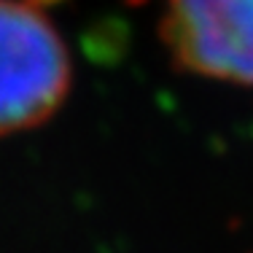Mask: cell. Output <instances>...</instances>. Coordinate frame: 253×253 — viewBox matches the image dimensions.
<instances>
[{"instance_id": "6da1fadb", "label": "cell", "mask_w": 253, "mask_h": 253, "mask_svg": "<svg viewBox=\"0 0 253 253\" xmlns=\"http://www.w3.org/2000/svg\"><path fill=\"white\" fill-rule=\"evenodd\" d=\"M70 89V54L43 0H0V135L43 124Z\"/></svg>"}, {"instance_id": "7a4b0ae2", "label": "cell", "mask_w": 253, "mask_h": 253, "mask_svg": "<svg viewBox=\"0 0 253 253\" xmlns=\"http://www.w3.org/2000/svg\"><path fill=\"white\" fill-rule=\"evenodd\" d=\"M132 3H156V30L180 73L253 86V0Z\"/></svg>"}]
</instances>
